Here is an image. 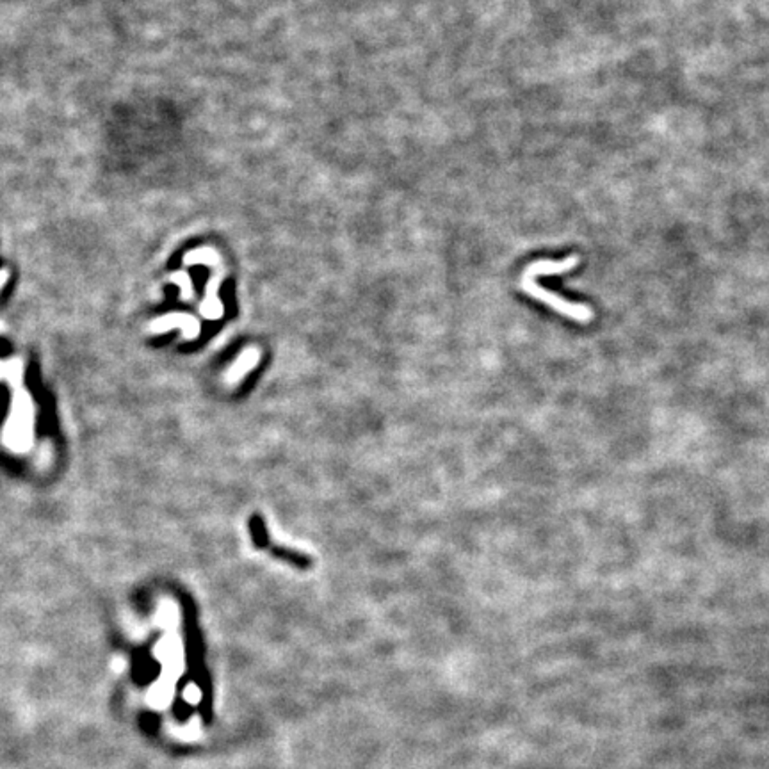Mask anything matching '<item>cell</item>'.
<instances>
[{
  "mask_svg": "<svg viewBox=\"0 0 769 769\" xmlns=\"http://www.w3.org/2000/svg\"><path fill=\"white\" fill-rule=\"evenodd\" d=\"M520 289L524 290L527 296H531L533 299L543 303V305H547L549 308L558 312V314L565 315V317L572 319V321H575V323H581V324L592 323L593 310L590 308V306L584 305V303H574L570 301V299H565L563 296H559V294L545 289V287L540 285V283L536 281V278H534L533 274L527 273L525 269L520 278Z\"/></svg>",
  "mask_w": 769,
  "mask_h": 769,
  "instance_id": "6da1fadb",
  "label": "cell"
},
{
  "mask_svg": "<svg viewBox=\"0 0 769 769\" xmlns=\"http://www.w3.org/2000/svg\"><path fill=\"white\" fill-rule=\"evenodd\" d=\"M184 696H186V700L189 703H198L200 700H202V693H200V689L196 686H193L191 684L189 687L186 689V693H184Z\"/></svg>",
  "mask_w": 769,
  "mask_h": 769,
  "instance_id": "7a4b0ae2",
  "label": "cell"
},
{
  "mask_svg": "<svg viewBox=\"0 0 769 769\" xmlns=\"http://www.w3.org/2000/svg\"><path fill=\"white\" fill-rule=\"evenodd\" d=\"M6 278H8V271H6V269H2V271H0V287H2V283L6 281Z\"/></svg>",
  "mask_w": 769,
  "mask_h": 769,
  "instance_id": "3957f363",
  "label": "cell"
}]
</instances>
